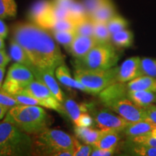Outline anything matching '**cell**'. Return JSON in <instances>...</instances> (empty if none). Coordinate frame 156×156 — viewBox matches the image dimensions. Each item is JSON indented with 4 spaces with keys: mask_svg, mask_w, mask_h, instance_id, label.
Returning <instances> with one entry per match:
<instances>
[{
    "mask_svg": "<svg viewBox=\"0 0 156 156\" xmlns=\"http://www.w3.org/2000/svg\"><path fill=\"white\" fill-rule=\"evenodd\" d=\"M141 75V58L133 56L125 60L119 67L117 81L125 83Z\"/></svg>",
    "mask_w": 156,
    "mask_h": 156,
    "instance_id": "obj_11",
    "label": "cell"
},
{
    "mask_svg": "<svg viewBox=\"0 0 156 156\" xmlns=\"http://www.w3.org/2000/svg\"><path fill=\"white\" fill-rule=\"evenodd\" d=\"M106 1L107 0H83L82 2L85 7L87 16L90 17L93 13Z\"/></svg>",
    "mask_w": 156,
    "mask_h": 156,
    "instance_id": "obj_37",
    "label": "cell"
},
{
    "mask_svg": "<svg viewBox=\"0 0 156 156\" xmlns=\"http://www.w3.org/2000/svg\"><path fill=\"white\" fill-rule=\"evenodd\" d=\"M92 114L97 127L102 132H124V129L131 123L121 116L114 114L108 109L93 110Z\"/></svg>",
    "mask_w": 156,
    "mask_h": 156,
    "instance_id": "obj_9",
    "label": "cell"
},
{
    "mask_svg": "<svg viewBox=\"0 0 156 156\" xmlns=\"http://www.w3.org/2000/svg\"><path fill=\"white\" fill-rule=\"evenodd\" d=\"M0 105L12 108L20 105V103L9 93L5 92L2 90H0Z\"/></svg>",
    "mask_w": 156,
    "mask_h": 156,
    "instance_id": "obj_39",
    "label": "cell"
},
{
    "mask_svg": "<svg viewBox=\"0 0 156 156\" xmlns=\"http://www.w3.org/2000/svg\"><path fill=\"white\" fill-rule=\"evenodd\" d=\"M69 19L75 23L76 25L88 17L83 2L77 0H75L71 5L69 9Z\"/></svg>",
    "mask_w": 156,
    "mask_h": 156,
    "instance_id": "obj_28",
    "label": "cell"
},
{
    "mask_svg": "<svg viewBox=\"0 0 156 156\" xmlns=\"http://www.w3.org/2000/svg\"><path fill=\"white\" fill-rule=\"evenodd\" d=\"M20 104L23 105H31V106H41L44 107V102L35 98L28 96L23 94L11 95Z\"/></svg>",
    "mask_w": 156,
    "mask_h": 156,
    "instance_id": "obj_34",
    "label": "cell"
},
{
    "mask_svg": "<svg viewBox=\"0 0 156 156\" xmlns=\"http://www.w3.org/2000/svg\"><path fill=\"white\" fill-rule=\"evenodd\" d=\"M35 145L43 153L56 155L62 150H73L74 136L62 130L47 127L38 134Z\"/></svg>",
    "mask_w": 156,
    "mask_h": 156,
    "instance_id": "obj_6",
    "label": "cell"
},
{
    "mask_svg": "<svg viewBox=\"0 0 156 156\" xmlns=\"http://www.w3.org/2000/svg\"><path fill=\"white\" fill-rule=\"evenodd\" d=\"M20 94L28 95V96L35 98L38 100L44 101V107H46V101L50 98L54 97L51 92L49 90L44 83L37 80L32 81L27 87H25L23 90Z\"/></svg>",
    "mask_w": 156,
    "mask_h": 156,
    "instance_id": "obj_15",
    "label": "cell"
},
{
    "mask_svg": "<svg viewBox=\"0 0 156 156\" xmlns=\"http://www.w3.org/2000/svg\"><path fill=\"white\" fill-rule=\"evenodd\" d=\"M34 80V73L28 67L15 62L9 67L2 90L9 95L20 94Z\"/></svg>",
    "mask_w": 156,
    "mask_h": 156,
    "instance_id": "obj_7",
    "label": "cell"
},
{
    "mask_svg": "<svg viewBox=\"0 0 156 156\" xmlns=\"http://www.w3.org/2000/svg\"><path fill=\"white\" fill-rule=\"evenodd\" d=\"M127 97L137 106L144 107L156 102V93L146 90H128Z\"/></svg>",
    "mask_w": 156,
    "mask_h": 156,
    "instance_id": "obj_18",
    "label": "cell"
},
{
    "mask_svg": "<svg viewBox=\"0 0 156 156\" xmlns=\"http://www.w3.org/2000/svg\"><path fill=\"white\" fill-rule=\"evenodd\" d=\"M106 24L112 35L116 32H119V31L126 29L128 27L127 21L124 17L117 14L113 17L112 19L109 20L106 23Z\"/></svg>",
    "mask_w": 156,
    "mask_h": 156,
    "instance_id": "obj_31",
    "label": "cell"
},
{
    "mask_svg": "<svg viewBox=\"0 0 156 156\" xmlns=\"http://www.w3.org/2000/svg\"><path fill=\"white\" fill-rule=\"evenodd\" d=\"M55 75L58 80L62 85L86 92V89L83 84L77 81L75 78L73 79L71 76V74H70L69 69H68L67 66L64 65V64H61L56 68L55 70Z\"/></svg>",
    "mask_w": 156,
    "mask_h": 156,
    "instance_id": "obj_16",
    "label": "cell"
},
{
    "mask_svg": "<svg viewBox=\"0 0 156 156\" xmlns=\"http://www.w3.org/2000/svg\"><path fill=\"white\" fill-rule=\"evenodd\" d=\"M124 133L130 138L136 136H151L156 137V124L147 119L137 122H131L124 130Z\"/></svg>",
    "mask_w": 156,
    "mask_h": 156,
    "instance_id": "obj_13",
    "label": "cell"
},
{
    "mask_svg": "<svg viewBox=\"0 0 156 156\" xmlns=\"http://www.w3.org/2000/svg\"><path fill=\"white\" fill-rule=\"evenodd\" d=\"M128 90H146L156 93V78L141 75L126 84Z\"/></svg>",
    "mask_w": 156,
    "mask_h": 156,
    "instance_id": "obj_17",
    "label": "cell"
},
{
    "mask_svg": "<svg viewBox=\"0 0 156 156\" xmlns=\"http://www.w3.org/2000/svg\"><path fill=\"white\" fill-rule=\"evenodd\" d=\"M10 60V56L7 55L5 50H0V67H5Z\"/></svg>",
    "mask_w": 156,
    "mask_h": 156,
    "instance_id": "obj_45",
    "label": "cell"
},
{
    "mask_svg": "<svg viewBox=\"0 0 156 156\" xmlns=\"http://www.w3.org/2000/svg\"><path fill=\"white\" fill-rule=\"evenodd\" d=\"M144 108H145V114L147 115L148 119L156 124V106L151 104L144 107Z\"/></svg>",
    "mask_w": 156,
    "mask_h": 156,
    "instance_id": "obj_42",
    "label": "cell"
},
{
    "mask_svg": "<svg viewBox=\"0 0 156 156\" xmlns=\"http://www.w3.org/2000/svg\"><path fill=\"white\" fill-rule=\"evenodd\" d=\"M119 56L110 43L98 44L86 55L75 58L73 65L75 69L106 70L116 67Z\"/></svg>",
    "mask_w": 156,
    "mask_h": 156,
    "instance_id": "obj_4",
    "label": "cell"
},
{
    "mask_svg": "<svg viewBox=\"0 0 156 156\" xmlns=\"http://www.w3.org/2000/svg\"><path fill=\"white\" fill-rule=\"evenodd\" d=\"M9 56L12 60L17 63L26 66L29 69L34 67L30 58H28L22 46L13 39L11 40L10 46H9Z\"/></svg>",
    "mask_w": 156,
    "mask_h": 156,
    "instance_id": "obj_23",
    "label": "cell"
},
{
    "mask_svg": "<svg viewBox=\"0 0 156 156\" xmlns=\"http://www.w3.org/2000/svg\"><path fill=\"white\" fill-rule=\"evenodd\" d=\"M119 67L106 70L75 69V78L83 84L90 94H99L103 90L117 82Z\"/></svg>",
    "mask_w": 156,
    "mask_h": 156,
    "instance_id": "obj_5",
    "label": "cell"
},
{
    "mask_svg": "<svg viewBox=\"0 0 156 156\" xmlns=\"http://www.w3.org/2000/svg\"><path fill=\"white\" fill-rule=\"evenodd\" d=\"M155 103H156V102H155Z\"/></svg>",
    "mask_w": 156,
    "mask_h": 156,
    "instance_id": "obj_50",
    "label": "cell"
},
{
    "mask_svg": "<svg viewBox=\"0 0 156 156\" xmlns=\"http://www.w3.org/2000/svg\"><path fill=\"white\" fill-rule=\"evenodd\" d=\"M12 39L22 46L34 67L55 73L56 68L64 63L61 50L51 34L34 23L15 24Z\"/></svg>",
    "mask_w": 156,
    "mask_h": 156,
    "instance_id": "obj_1",
    "label": "cell"
},
{
    "mask_svg": "<svg viewBox=\"0 0 156 156\" xmlns=\"http://www.w3.org/2000/svg\"><path fill=\"white\" fill-rule=\"evenodd\" d=\"M5 73V67H0V90H2V87Z\"/></svg>",
    "mask_w": 156,
    "mask_h": 156,
    "instance_id": "obj_48",
    "label": "cell"
},
{
    "mask_svg": "<svg viewBox=\"0 0 156 156\" xmlns=\"http://www.w3.org/2000/svg\"><path fill=\"white\" fill-rule=\"evenodd\" d=\"M94 119L92 118L87 112L83 113L80 116L77 122L75 123V126H85V127H90L93 126Z\"/></svg>",
    "mask_w": 156,
    "mask_h": 156,
    "instance_id": "obj_40",
    "label": "cell"
},
{
    "mask_svg": "<svg viewBox=\"0 0 156 156\" xmlns=\"http://www.w3.org/2000/svg\"><path fill=\"white\" fill-rule=\"evenodd\" d=\"M54 6V14L56 20L69 18V12L68 9L62 8V7Z\"/></svg>",
    "mask_w": 156,
    "mask_h": 156,
    "instance_id": "obj_41",
    "label": "cell"
},
{
    "mask_svg": "<svg viewBox=\"0 0 156 156\" xmlns=\"http://www.w3.org/2000/svg\"><path fill=\"white\" fill-rule=\"evenodd\" d=\"M133 145H141L145 146H151V147H156V137L152 136L149 134L147 136H136V137L130 138L129 139Z\"/></svg>",
    "mask_w": 156,
    "mask_h": 156,
    "instance_id": "obj_36",
    "label": "cell"
},
{
    "mask_svg": "<svg viewBox=\"0 0 156 156\" xmlns=\"http://www.w3.org/2000/svg\"><path fill=\"white\" fill-rule=\"evenodd\" d=\"M53 9V3L49 0H38L33 5L29 12V18L34 24Z\"/></svg>",
    "mask_w": 156,
    "mask_h": 156,
    "instance_id": "obj_20",
    "label": "cell"
},
{
    "mask_svg": "<svg viewBox=\"0 0 156 156\" xmlns=\"http://www.w3.org/2000/svg\"><path fill=\"white\" fill-rule=\"evenodd\" d=\"M9 108H9V107L0 105V120H1L2 119H3V117L7 114V113L8 112Z\"/></svg>",
    "mask_w": 156,
    "mask_h": 156,
    "instance_id": "obj_47",
    "label": "cell"
},
{
    "mask_svg": "<svg viewBox=\"0 0 156 156\" xmlns=\"http://www.w3.org/2000/svg\"><path fill=\"white\" fill-rule=\"evenodd\" d=\"M116 15V8L113 4L112 0H107L103 5H102L93 13L90 17L94 22L107 23L109 20Z\"/></svg>",
    "mask_w": 156,
    "mask_h": 156,
    "instance_id": "obj_21",
    "label": "cell"
},
{
    "mask_svg": "<svg viewBox=\"0 0 156 156\" xmlns=\"http://www.w3.org/2000/svg\"><path fill=\"white\" fill-rule=\"evenodd\" d=\"M0 50H5V43L3 38L1 36H0Z\"/></svg>",
    "mask_w": 156,
    "mask_h": 156,
    "instance_id": "obj_49",
    "label": "cell"
},
{
    "mask_svg": "<svg viewBox=\"0 0 156 156\" xmlns=\"http://www.w3.org/2000/svg\"><path fill=\"white\" fill-rule=\"evenodd\" d=\"M76 24L71 19H63L56 20L51 30H75Z\"/></svg>",
    "mask_w": 156,
    "mask_h": 156,
    "instance_id": "obj_38",
    "label": "cell"
},
{
    "mask_svg": "<svg viewBox=\"0 0 156 156\" xmlns=\"http://www.w3.org/2000/svg\"><path fill=\"white\" fill-rule=\"evenodd\" d=\"M132 152L136 155L156 156V147L141 145H133V146H132Z\"/></svg>",
    "mask_w": 156,
    "mask_h": 156,
    "instance_id": "obj_35",
    "label": "cell"
},
{
    "mask_svg": "<svg viewBox=\"0 0 156 156\" xmlns=\"http://www.w3.org/2000/svg\"><path fill=\"white\" fill-rule=\"evenodd\" d=\"M142 75H147L156 78V59L144 58L141 59Z\"/></svg>",
    "mask_w": 156,
    "mask_h": 156,
    "instance_id": "obj_32",
    "label": "cell"
},
{
    "mask_svg": "<svg viewBox=\"0 0 156 156\" xmlns=\"http://www.w3.org/2000/svg\"><path fill=\"white\" fill-rule=\"evenodd\" d=\"M95 22L90 17H87L76 25L75 32L77 35L87 36H93Z\"/></svg>",
    "mask_w": 156,
    "mask_h": 156,
    "instance_id": "obj_30",
    "label": "cell"
},
{
    "mask_svg": "<svg viewBox=\"0 0 156 156\" xmlns=\"http://www.w3.org/2000/svg\"><path fill=\"white\" fill-rule=\"evenodd\" d=\"M93 37L98 44H107L112 39V34L106 23L95 22Z\"/></svg>",
    "mask_w": 156,
    "mask_h": 156,
    "instance_id": "obj_26",
    "label": "cell"
},
{
    "mask_svg": "<svg viewBox=\"0 0 156 156\" xmlns=\"http://www.w3.org/2000/svg\"><path fill=\"white\" fill-rule=\"evenodd\" d=\"M33 149V141L16 126L4 119L0 122V155H28Z\"/></svg>",
    "mask_w": 156,
    "mask_h": 156,
    "instance_id": "obj_3",
    "label": "cell"
},
{
    "mask_svg": "<svg viewBox=\"0 0 156 156\" xmlns=\"http://www.w3.org/2000/svg\"><path fill=\"white\" fill-rule=\"evenodd\" d=\"M128 89L124 83L117 81L103 90L99 93V98L103 104L123 97H127Z\"/></svg>",
    "mask_w": 156,
    "mask_h": 156,
    "instance_id": "obj_14",
    "label": "cell"
},
{
    "mask_svg": "<svg viewBox=\"0 0 156 156\" xmlns=\"http://www.w3.org/2000/svg\"><path fill=\"white\" fill-rule=\"evenodd\" d=\"M7 34H8V28L5 23L0 19V36L3 38H7Z\"/></svg>",
    "mask_w": 156,
    "mask_h": 156,
    "instance_id": "obj_46",
    "label": "cell"
},
{
    "mask_svg": "<svg viewBox=\"0 0 156 156\" xmlns=\"http://www.w3.org/2000/svg\"><path fill=\"white\" fill-rule=\"evenodd\" d=\"M5 117L28 134H38L49 125L47 113L38 106L17 105L9 108Z\"/></svg>",
    "mask_w": 156,
    "mask_h": 156,
    "instance_id": "obj_2",
    "label": "cell"
},
{
    "mask_svg": "<svg viewBox=\"0 0 156 156\" xmlns=\"http://www.w3.org/2000/svg\"><path fill=\"white\" fill-rule=\"evenodd\" d=\"M75 133L77 139L82 140L87 145H93L100 137L101 131L90 127L75 126Z\"/></svg>",
    "mask_w": 156,
    "mask_h": 156,
    "instance_id": "obj_24",
    "label": "cell"
},
{
    "mask_svg": "<svg viewBox=\"0 0 156 156\" xmlns=\"http://www.w3.org/2000/svg\"><path fill=\"white\" fill-rule=\"evenodd\" d=\"M17 9V4L15 0H0V18L15 17Z\"/></svg>",
    "mask_w": 156,
    "mask_h": 156,
    "instance_id": "obj_29",
    "label": "cell"
},
{
    "mask_svg": "<svg viewBox=\"0 0 156 156\" xmlns=\"http://www.w3.org/2000/svg\"><path fill=\"white\" fill-rule=\"evenodd\" d=\"M98 43L93 36L77 34L67 51L75 58H81L86 55Z\"/></svg>",
    "mask_w": 156,
    "mask_h": 156,
    "instance_id": "obj_12",
    "label": "cell"
},
{
    "mask_svg": "<svg viewBox=\"0 0 156 156\" xmlns=\"http://www.w3.org/2000/svg\"><path fill=\"white\" fill-rule=\"evenodd\" d=\"M64 108L65 111V114L69 116V118L74 122V124L77 122L80 116L83 113L87 112L89 110V104L86 103H78L73 99L67 98L64 101Z\"/></svg>",
    "mask_w": 156,
    "mask_h": 156,
    "instance_id": "obj_22",
    "label": "cell"
},
{
    "mask_svg": "<svg viewBox=\"0 0 156 156\" xmlns=\"http://www.w3.org/2000/svg\"><path fill=\"white\" fill-rule=\"evenodd\" d=\"M52 35L56 42L62 44L67 51L77 34L75 30H52Z\"/></svg>",
    "mask_w": 156,
    "mask_h": 156,
    "instance_id": "obj_27",
    "label": "cell"
},
{
    "mask_svg": "<svg viewBox=\"0 0 156 156\" xmlns=\"http://www.w3.org/2000/svg\"><path fill=\"white\" fill-rule=\"evenodd\" d=\"M115 150H106L101 149V148H98L93 147V149L91 152V156H110L114 153Z\"/></svg>",
    "mask_w": 156,
    "mask_h": 156,
    "instance_id": "obj_43",
    "label": "cell"
},
{
    "mask_svg": "<svg viewBox=\"0 0 156 156\" xmlns=\"http://www.w3.org/2000/svg\"><path fill=\"white\" fill-rule=\"evenodd\" d=\"M133 34L130 30H122L112 35L111 41L116 47L118 48H129L133 44Z\"/></svg>",
    "mask_w": 156,
    "mask_h": 156,
    "instance_id": "obj_25",
    "label": "cell"
},
{
    "mask_svg": "<svg viewBox=\"0 0 156 156\" xmlns=\"http://www.w3.org/2000/svg\"><path fill=\"white\" fill-rule=\"evenodd\" d=\"M75 1V0H52V3L54 6L69 10V7H71V5Z\"/></svg>",
    "mask_w": 156,
    "mask_h": 156,
    "instance_id": "obj_44",
    "label": "cell"
},
{
    "mask_svg": "<svg viewBox=\"0 0 156 156\" xmlns=\"http://www.w3.org/2000/svg\"><path fill=\"white\" fill-rule=\"evenodd\" d=\"M93 149L92 145H81L77 138L74 137L73 156H89Z\"/></svg>",
    "mask_w": 156,
    "mask_h": 156,
    "instance_id": "obj_33",
    "label": "cell"
},
{
    "mask_svg": "<svg viewBox=\"0 0 156 156\" xmlns=\"http://www.w3.org/2000/svg\"><path fill=\"white\" fill-rule=\"evenodd\" d=\"M113 112H116L129 122L147 120L145 108L137 106L128 97H123L105 104Z\"/></svg>",
    "mask_w": 156,
    "mask_h": 156,
    "instance_id": "obj_8",
    "label": "cell"
},
{
    "mask_svg": "<svg viewBox=\"0 0 156 156\" xmlns=\"http://www.w3.org/2000/svg\"><path fill=\"white\" fill-rule=\"evenodd\" d=\"M119 140V132L115 131H101L100 137L93 144V146L101 149L115 150Z\"/></svg>",
    "mask_w": 156,
    "mask_h": 156,
    "instance_id": "obj_19",
    "label": "cell"
},
{
    "mask_svg": "<svg viewBox=\"0 0 156 156\" xmlns=\"http://www.w3.org/2000/svg\"><path fill=\"white\" fill-rule=\"evenodd\" d=\"M30 69L34 73V77L37 80L44 83L60 103L64 102V94L54 77V72L38 69L34 67L30 68Z\"/></svg>",
    "mask_w": 156,
    "mask_h": 156,
    "instance_id": "obj_10",
    "label": "cell"
}]
</instances>
